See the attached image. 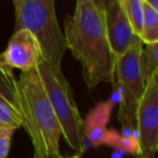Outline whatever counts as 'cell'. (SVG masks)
Returning a JSON list of instances; mask_svg holds the SVG:
<instances>
[{
    "label": "cell",
    "instance_id": "obj_1",
    "mask_svg": "<svg viewBox=\"0 0 158 158\" xmlns=\"http://www.w3.org/2000/svg\"><path fill=\"white\" fill-rule=\"evenodd\" d=\"M64 38L66 48L81 65L89 89L101 82L114 84L116 57L106 34L104 0H78L74 13L64 21Z\"/></svg>",
    "mask_w": 158,
    "mask_h": 158
},
{
    "label": "cell",
    "instance_id": "obj_2",
    "mask_svg": "<svg viewBox=\"0 0 158 158\" xmlns=\"http://www.w3.org/2000/svg\"><path fill=\"white\" fill-rule=\"evenodd\" d=\"M18 95L23 127L34 146V158L59 156L61 129L37 68L21 73Z\"/></svg>",
    "mask_w": 158,
    "mask_h": 158
},
{
    "label": "cell",
    "instance_id": "obj_3",
    "mask_svg": "<svg viewBox=\"0 0 158 158\" xmlns=\"http://www.w3.org/2000/svg\"><path fill=\"white\" fill-rule=\"evenodd\" d=\"M15 31L26 29L38 41L44 61L62 68L66 42L57 22L53 0H13Z\"/></svg>",
    "mask_w": 158,
    "mask_h": 158
},
{
    "label": "cell",
    "instance_id": "obj_4",
    "mask_svg": "<svg viewBox=\"0 0 158 158\" xmlns=\"http://www.w3.org/2000/svg\"><path fill=\"white\" fill-rule=\"evenodd\" d=\"M36 68L57 119L61 135L69 147L81 155L85 151L84 119L62 68L54 67L46 61H42Z\"/></svg>",
    "mask_w": 158,
    "mask_h": 158
},
{
    "label": "cell",
    "instance_id": "obj_5",
    "mask_svg": "<svg viewBox=\"0 0 158 158\" xmlns=\"http://www.w3.org/2000/svg\"><path fill=\"white\" fill-rule=\"evenodd\" d=\"M142 50L143 44L139 40L115 62L114 84L120 89L117 119L123 129L130 131L135 130L136 110L146 85L141 60Z\"/></svg>",
    "mask_w": 158,
    "mask_h": 158
},
{
    "label": "cell",
    "instance_id": "obj_6",
    "mask_svg": "<svg viewBox=\"0 0 158 158\" xmlns=\"http://www.w3.org/2000/svg\"><path fill=\"white\" fill-rule=\"evenodd\" d=\"M139 155L154 158L158 147V73L146 81L135 115Z\"/></svg>",
    "mask_w": 158,
    "mask_h": 158
},
{
    "label": "cell",
    "instance_id": "obj_7",
    "mask_svg": "<svg viewBox=\"0 0 158 158\" xmlns=\"http://www.w3.org/2000/svg\"><path fill=\"white\" fill-rule=\"evenodd\" d=\"M42 61L44 56L39 44L26 29L14 31L7 49L0 53V67L7 73H13L15 68L28 72L37 67Z\"/></svg>",
    "mask_w": 158,
    "mask_h": 158
},
{
    "label": "cell",
    "instance_id": "obj_8",
    "mask_svg": "<svg viewBox=\"0 0 158 158\" xmlns=\"http://www.w3.org/2000/svg\"><path fill=\"white\" fill-rule=\"evenodd\" d=\"M105 26L108 44L115 57L125 54L140 40L130 26L120 0L105 1Z\"/></svg>",
    "mask_w": 158,
    "mask_h": 158
},
{
    "label": "cell",
    "instance_id": "obj_9",
    "mask_svg": "<svg viewBox=\"0 0 158 158\" xmlns=\"http://www.w3.org/2000/svg\"><path fill=\"white\" fill-rule=\"evenodd\" d=\"M114 108V101L101 102L89 112L84 120V136L88 139L93 146L104 144L107 135V123L112 110Z\"/></svg>",
    "mask_w": 158,
    "mask_h": 158
},
{
    "label": "cell",
    "instance_id": "obj_10",
    "mask_svg": "<svg viewBox=\"0 0 158 158\" xmlns=\"http://www.w3.org/2000/svg\"><path fill=\"white\" fill-rule=\"evenodd\" d=\"M140 40L143 44H158V12L143 0V22Z\"/></svg>",
    "mask_w": 158,
    "mask_h": 158
},
{
    "label": "cell",
    "instance_id": "obj_11",
    "mask_svg": "<svg viewBox=\"0 0 158 158\" xmlns=\"http://www.w3.org/2000/svg\"><path fill=\"white\" fill-rule=\"evenodd\" d=\"M0 99L5 100L20 110L18 95V79L13 73H7L0 67ZM21 112V110H20Z\"/></svg>",
    "mask_w": 158,
    "mask_h": 158
},
{
    "label": "cell",
    "instance_id": "obj_12",
    "mask_svg": "<svg viewBox=\"0 0 158 158\" xmlns=\"http://www.w3.org/2000/svg\"><path fill=\"white\" fill-rule=\"evenodd\" d=\"M134 35L140 37L143 22V0H120Z\"/></svg>",
    "mask_w": 158,
    "mask_h": 158
},
{
    "label": "cell",
    "instance_id": "obj_13",
    "mask_svg": "<svg viewBox=\"0 0 158 158\" xmlns=\"http://www.w3.org/2000/svg\"><path fill=\"white\" fill-rule=\"evenodd\" d=\"M0 126L12 128L14 130L23 127L21 112L2 99H0Z\"/></svg>",
    "mask_w": 158,
    "mask_h": 158
},
{
    "label": "cell",
    "instance_id": "obj_14",
    "mask_svg": "<svg viewBox=\"0 0 158 158\" xmlns=\"http://www.w3.org/2000/svg\"><path fill=\"white\" fill-rule=\"evenodd\" d=\"M158 44H145L142 50V67L145 80H148L154 74L158 73Z\"/></svg>",
    "mask_w": 158,
    "mask_h": 158
},
{
    "label": "cell",
    "instance_id": "obj_15",
    "mask_svg": "<svg viewBox=\"0 0 158 158\" xmlns=\"http://www.w3.org/2000/svg\"><path fill=\"white\" fill-rule=\"evenodd\" d=\"M15 130L0 126V158H7L10 151L12 135Z\"/></svg>",
    "mask_w": 158,
    "mask_h": 158
},
{
    "label": "cell",
    "instance_id": "obj_16",
    "mask_svg": "<svg viewBox=\"0 0 158 158\" xmlns=\"http://www.w3.org/2000/svg\"><path fill=\"white\" fill-rule=\"evenodd\" d=\"M146 1L155 11L158 12V0H146Z\"/></svg>",
    "mask_w": 158,
    "mask_h": 158
},
{
    "label": "cell",
    "instance_id": "obj_17",
    "mask_svg": "<svg viewBox=\"0 0 158 158\" xmlns=\"http://www.w3.org/2000/svg\"><path fill=\"white\" fill-rule=\"evenodd\" d=\"M53 158H80V155H79V154H76V155L70 156V157H63V156H61V154H60L59 156H56V157H53Z\"/></svg>",
    "mask_w": 158,
    "mask_h": 158
}]
</instances>
